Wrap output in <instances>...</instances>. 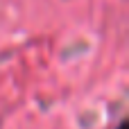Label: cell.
I'll list each match as a JSON object with an SVG mask.
<instances>
[{
    "mask_svg": "<svg viewBox=\"0 0 129 129\" xmlns=\"http://www.w3.org/2000/svg\"><path fill=\"white\" fill-rule=\"evenodd\" d=\"M118 129H127V122H120V127Z\"/></svg>",
    "mask_w": 129,
    "mask_h": 129,
    "instance_id": "cell-1",
    "label": "cell"
}]
</instances>
